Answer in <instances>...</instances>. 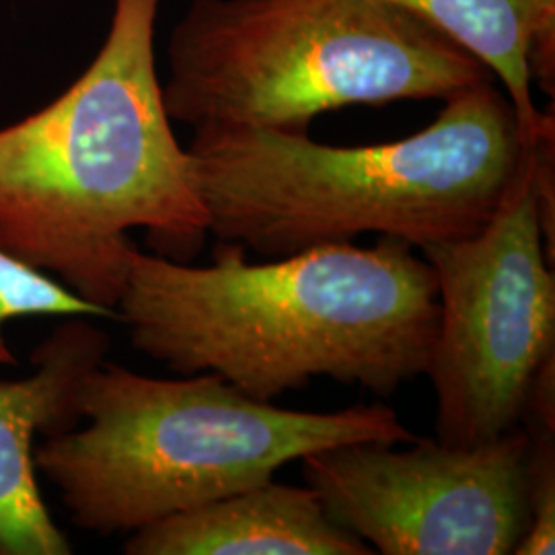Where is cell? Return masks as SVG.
Returning a JSON list of instances; mask_svg holds the SVG:
<instances>
[{"label":"cell","mask_w":555,"mask_h":555,"mask_svg":"<svg viewBox=\"0 0 555 555\" xmlns=\"http://www.w3.org/2000/svg\"><path fill=\"white\" fill-rule=\"evenodd\" d=\"M414 249L380 237L251 263L245 245L219 241L198 268L137 247L116 311L140 354L258 401L315 377L387 397L426 375L437 337V276Z\"/></svg>","instance_id":"cell-1"},{"label":"cell","mask_w":555,"mask_h":555,"mask_svg":"<svg viewBox=\"0 0 555 555\" xmlns=\"http://www.w3.org/2000/svg\"><path fill=\"white\" fill-rule=\"evenodd\" d=\"M128 555H371L325 513L313 488L272 481L134 531Z\"/></svg>","instance_id":"cell-9"},{"label":"cell","mask_w":555,"mask_h":555,"mask_svg":"<svg viewBox=\"0 0 555 555\" xmlns=\"http://www.w3.org/2000/svg\"><path fill=\"white\" fill-rule=\"evenodd\" d=\"M82 420L85 428L36 447V467L70 520L100 535L134 533L256 488L339 444L417 438L383 403L297 412L258 401L217 373L173 380L107 362L85 383Z\"/></svg>","instance_id":"cell-4"},{"label":"cell","mask_w":555,"mask_h":555,"mask_svg":"<svg viewBox=\"0 0 555 555\" xmlns=\"http://www.w3.org/2000/svg\"><path fill=\"white\" fill-rule=\"evenodd\" d=\"M107 350L89 318H68L31 354L34 373L0 380V555L73 554L41 494L36 437L79 426L85 383Z\"/></svg>","instance_id":"cell-8"},{"label":"cell","mask_w":555,"mask_h":555,"mask_svg":"<svg viewBox=\"0 0 555 555\" xmlns=\"http://www.w3.org/2000/svg\"><path fill=\"white\" fill-rule=\"evenodd\" d=\"M525 426L479 444L350 442L300 459L346 531L385 555L515 554L529 525Z\"/></svg>","instance_id":"cell-7"},{"label":"cell","mask_w":555,"mask_h":555,"mask_svg":"<svg viewBox=\"0 0 555 555\" xmlns=\"http://www.w3.org/2000/svg\"><path fill=\"white\" fill-rule=\"evenodd\" d=\"M479 60L515 107L527 139L554 126L533 85L554 101L555 0H393Z\"/></svg>","instance_id":"cell-10"},{"label":"cell","mask_w":555,"mask_h":555,"mask_svg":"<svg viewBox=\"0 0 555 555\" xmlns=\"http://www.w3.org/2000/svg\"><path fill=\"white\" fill-rule=\"evenodd\" d=\"M527 513L529 525L515 555H552L555 550V433L527 430Z\"/></svg>","instance_id":"cell-12"},{"label":"cell","mask_w":555,"mask_h":555,"mask_svg":"<svg viewBox=\"0 0 555 555\" xmlns=\"http://www.w3.org/2000/svg\"><path fill=\"white\" fill-rule=\"evenodd\" d=\"M167 66V114L194 132L309 134L341 107L447 101L496 80L393 0H192Z\"/></svg>","instance_id":"cell-5"},{"label":"cell","mask_w":555,"mask_h":555,"mask_svg":"<svg viewBox=\"0 0 555 555\" xmlns=\"http://www.w3.org/2000/svg\"><path fill=\"white\" fill-rule=\"evenodd\" d=\"M531 140L496 80L444 101L405 139L336 146L278 130H196L188 146L208 233L268 258L358 235L424 249L477 233Z\"/></svg>","instance_id":"cell-3"},{"label":"cell","mask_w":555,"mask_h":555,"mask_svg":"<svg viewBox=\"0 0 555 555\" xmlns=\"http://www.w3.org/2000/svg\"><path fill=\"white\" fill-rule=\"evenodd\" d=\"M420 251L437 276L438 330L426 366L437 440L500 438L520 426L537 369L555 352V272L539 222L533 142L477 233Z\"/></svg>","instance_id":"cell-6"},{"label":"cell","mask_w":555,"mask_h":555,"mask_svg":"<svg viewBox=\"0 0 555 555\" xmlns=\"http://www.w3.org/2000/svg\"><path fill=\"white\" fill-rule=\"evenodd\" d=\"M116 319L114 313L75 295L56 278L0 249V366L15 364L4 337L9 323L20 319Z\"/></svg>","instance_id":"cell-11"},{"label":"cell","mask_w":555,"mask_h":555,"mask_svg":"<svg viewBox=\"0 0 555 555\" xmlns=\"http://www.w3.org/2000/svg\"><path fill=\"white\" fill-rule=\"evenodd\" d=\"M160 0H114L105 40L59 98L0 128V249L114 313L130 233L190 263L208 235L157 68Z\"/></svg>","instance_id":"cell-2"}]
</instances>
